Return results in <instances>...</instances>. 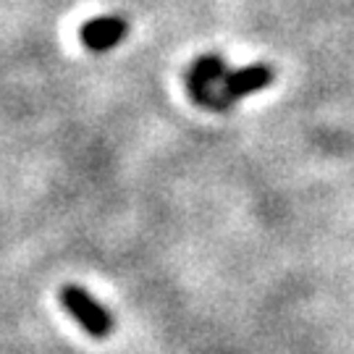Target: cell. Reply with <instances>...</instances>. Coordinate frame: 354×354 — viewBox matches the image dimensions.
Wrapping results in <instances>:
<instances>
[{"mask_svg":"<svg viewBox=\"0 0 354 354\" xmlns=\"http://www.w3.org/2000/svg\"><path fill=\"white\" fill-rule=\"evenodd\" d=\"M273 79V71L268 66H250V68H241L236 74L223 76V84L218 89V111H226L231 102H236L239 97L257 92V89H266Z\"/></svg>","mask_w":354,"mask_h":354,"instance_id":"cell-2","label":"cell"},{"mask_svg":"<svg viewBox=\"0 0 354 354\" xmlns=\"http://www.w3.org/2000/svg\"><path fill=\"white\" fill-rule=\"evenodd\" d=\"M226 76V66L215 55H203L189 71V92L192 97L205 105V108H215L218 111V89L215 82H223Z\"/></svg>","mask_w":354,"mask_h":354,"instance_id":"cell-3","label":"cell"},{"mask_svg":"<svg viewBox=\"0 0 354 354\" xmlns=\"http://www.w3.org/2000/svg\"><path fill=\"white\" fill-rule=\"evenodd\" d=\"M129 24L121 16H100V19H92L82 26V42L87 45L89 50L102 53L115 48L121 39L127 37Z\"/></svg>","mask_w":354,"mask_h":354,"instance_id":"cell-4","label":"cell"},{"mask_svg":"<svg viewBox=\"0 0 354 354\" xmlns=\"http://www.w3.org/2000/svg\"><path fill=\"white\" fill-rule=\"evenodd\" d=\"M58 299L68 310L82 328L87 330L92 339H105L113 330V317L97 299H92L82 286H64Z\"/></svg>","mask_w":354,"mask_h":354,"instance_id":"cell-1","label":"cell"}]
</instances>
